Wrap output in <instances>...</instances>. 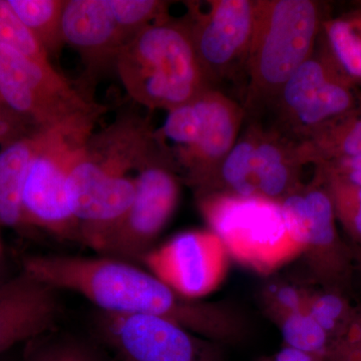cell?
<instances>
[{
	"label": "cell",
	"mask_w": 361,
	"mask_h": 361,
	"mask_svg": "<svg viewBox=\"0 0 361 361\" xmlns=\"http://www.w3.org/2000/svg\"><path fill=\"white\" fill-rule=\"evenodd\" d=\"M199 208L230 258L258 274H272L303 254L287 229L279 202L207 192L199 194Z\"/></svg>",
	"instance_id": "5b68a950"
},
{
	"label": "cell",
	"mask_w": 361,
	"mask_h": 361,
	"mask_svg": "<svg viewBox=\"0 0 361 361\" xmlns=\"http://www.w3.org/2000/svg\"><path fill=\"white\" fill-rule=\"evenodd\" d=\"M302 193L308 214L303 254L311 272L323 288L345 293L350 288L355 258L337 232L334 204L319 170L315 182Z\"/></svg>",
	"instance_id": "9a60e30c"
},
{
	"label": "cell",
	"mask_w": 361,
	"mask_h": 361,
	"mask_svg": "<svg viewBox=\"0 0 361 361\" xmlns=\"http://www.w3.org/2000/svg\"><path fill=\"white\" fill-rule=\"evenodd\" d=\"M310 292L289 282H271L263 293L266 308L276 322L292 314L306 311Z\"/></svg>",
	"instance_id": "f1b7e54d"
},
{
	"label": "cell",
	"mask_w": 361,
	"mask_h": 361,
	"mask_svg": "<svg viewBox=\"0 0 361 361\" xmlns=\"http://www.w3.org/2000/svg\"><path fill=\"white\" fill-rule=\"evenodd\" d=\"M65 44L77 49L92 73L114 63L129 37L116 23L110 0H66L61 18Z\"/></svg>",
	"instance_id": "2e32d148"
},
{
	"label": "cell",
	"mask_w": 361,
	"mask_h": 361,
	"mask_svg": "<svg viewBox=\"0 0 361 361\" xmlns=\"http://www.w3.org/2000/svg\"><path fill=\"white\" fill-rule=\"evenodd\" d=\"M0 44L8 45L39 63H51L49 54L21 23L7 0H0Z\"/></svg>",
	"instance_id": "83f0119b"
},
{
	"label": "cell",
	"mask_w": 361,
	"mask_h": 361,
	"mask_svg": "<svg viewBox=\"0 0 361 361\" xmlns=\"http://www.w3.org/2000/svg\"><path fill=\"white\" fill-rule=\"evenodd\" d=\"M272 361H327L326 358L320 357V356L310 355V353H304L298 349L289 348L285 345L283 348L271 358Z\"/></svg>",
	"instance_id": "d6a6232c"
},
{
	"label": "cell",
	"mask_w": 361,
	"mask_h": 361,
	"mask_svg": "<svg viewBox=\"0 0 361 361\" xmlns=\"http://www.w3.org/2000/svg\"><path fill=\"white\" fill-rule=\"evenodd\" d=\"M92 125L39 130L23 190L26 227L44 230L63 241L78 242L80 235L66 201V183L73 164L87 140Z\"/></svg>",
	"instance_id": "52a82bcc"
},
{
	"label": "cell",
	"mask_w": 361,
	"mask_h": 361,
	"mask_svg": "<svg viewBox=\"0 0 361 361\" xmlns=\"http://www.w3.org/2000/svg\"><path fill=\"white\" fill-rule=\"evenodd\" d=\"M33 135L0 149V228H26L23 190L35 147Z\"/></svg>",
	"instance_id": "ac0fdd59"
},
{
	"label": "cell",
	"mask_w": 361,
	"mask_h": 361,
	"mask_svg": "<svg viewBox=\"0 0 361 361\" xmlns=\"http://www.w3.org/2000/svg\"><path fill=\"white\" fill-rule=\"evenodd\" d=\"M230 256L212 230H190L155 246L141 266L164 283L193 300L217 290L229 270Z\"/></svg>",
	"instance_id": "7c38bea8"
},
{
	"label": "cell",
	"mask_w": 361,
	"mask_h": 361,
	"mask_svg": "<svg viewBox=\"0 0 361 361\" xmlns=\"http://www.w3.org/2000/svg\"><path fill=\"white\" fill-rule=\"evenodd\" d=\"M327 361H361V307L356 308L353 322L336 342Z\"/></svg>",
	"instance_id": "f546056e"
},
{
	"label": "cell",
	"mask_w": 361,
	"mask_h": 361,
	"mask_svg": "<svg viewBox=\"0 0 361 361\" xmlns=\"http://www.w3.org/2000/svg\"><path fill=\"white\" fill-rule=\"evenodd\" d=\"M278 324L285 345L329 360L334 341L307 311L285 316Z\"/></svg>",
	"instance_id": "cb8c5ba5"
},
{
	"label": "cell",
	"mask_w": 361,
	"mask_h": 361,
	"mask_svg": "<svg viewBox=\"0 0 361 361\" xmlns=\"http://www.w3.org/2000/svg\"><path fill=\"white\" fill-rule=\"evenodd\" d=\"M0 99L37 130L92 125L101 109L87 102L51 63L0 44Z\"/></svg>",
	"instance_id": "ba28073f"
},
{
	"label": "cell",
	"mask_w": 361,
	"mask_h": 361,
	"mask_svg": "<svg viewBox=\"0 0 361 361\" xmlns=\"http://www.w3.org/2000/svg\"><path fill=\"white\" fill-rule=\"evenodd\" d=\"M23 269L59 291L85 297L97 311L157 316L210 341L239 338L241 318L215 303L180 295L146 268L108 256L30 255Z\"/></svg>",
	"instance_id": "6da1fadb"
},
{
	"label": "cell",
	"mask_w": 361,
	"mask_h": 361,
	"mask_svg": "<svg viewBox=\"0 0 361 361\" xmlns=\"http://www.w3.org/2000/svg\"><path fill=\"white\" fill-rule=\"evenodd\" d=\"M243 116L238 104L213 87L168 111L161 140L199 191L213 179L238 140Z\"/></svg>",
	"instance_id": "8992f818"
},
{
	"label": "cell",
	"mask_w": 361,
	"mask_h": 361,
	"mask_svg": "<svg viewBox=\"0 0 361 361\" xmlns=\"http://www.w3.org/2000/svg\"><path fill=\"white\" fill-rule=\"evenodd\" d=\"M28 349L23 361H106L102 349L82 337H39Z\"/></svg>",
	"instance_id": "484cf974"
},
{
	"label": "cell",
	"mask_w": 361,
	"mask_h": 361,
	"mask_svg": "<svg viewBox=\"0 0 361 361\" xmlns=\"http://www.w3.org/2000/svg\"><path fill=\"white\" fill-rule=\"evenodd\" d=\"M306 163L361 156V111L318 128L300 142Z\"/></svg>",
	"instance_id": "d6986e66"
},
{
	"label": "cell",
	"mask_w": 361,
	"mask_h": 361,
	"mask_svg": "<svg viewBox=\"0 0 361 361\" xmlns=\"http://www.w3.org/2000/svg\"><path fill=\"white\" fill-rule=\"evenodd\" d=\"M135 180L134 201L102 256L141 265L175 212L180 187L172 165L155 149L135 171Z\"/></svg>",
	"instance_id": "8fae6325"
},
{
	"label": "cell",
	"mask_w": 361,
	"mask_h": 361,
	"mask_svg": "<svg viewBox=\"0 0 361 361\" xmlns=\"http://www.w3.org/2000/svg\"><path fill=\"white\" fill-rule=\"evenodd\" d=\"M197 56L209 85L245 68L254 25L252 0H213L207 13L188 20ZM212 87V85H211Z\"/></svg>",
	"instance_id": "4fadbf2b"
},
{
	"label": "cell",
	"mask_w": 361,
	"mask_h": 361,
	"mask_svg": "<svg viewBox=\"0 0 361 361\" xmlns=\"http://www.w3.org/2000/svg\"><path fill=\"white\" fill-rule=\"evenodd\" d=\"M59 293L23 269L0 284V355L52 331L63 312Z\"/></svg>",
	"instance_id": "5bb4252c"
},
{
	"label": "cell",
	"mask_w": 361,
	"mask_h": 361,
	"mask_svg": "<svg viewBox=\"0 0 361 361\" xmlns=\"http://www.w3.org/2000/svg\"><path fill=\"white\" fill-rule=\"evenodd\" d=\"M154 149L144 125L120 121L90 137L71 166L66 201L77 222L80 243L104 255L109 242L134 201L137 171Z\"/></svg>",
	"instance_id": "7a4b0ae2"
},
{
	"label": "cell",
	"mask_w": 361,
	"mask_h": 361,
	"mask_svg": "<svg viewBox=\"0 0 361 361\" xmlns=\"http://www.w3.org/2000/svg\"><path fill=\"white\" fill-rule=\"evenodd\" d=\"M312 0L254 1V25L246 61L247 104L275 103L287 80L312 56L323 25Z\"/></svg>",
	"instance_id": "277c9868"
},
{
	"label": "cell",
	"mask_w": 361,
	"mask_h": 361,
	"mask_svg": "<svg viewBox=\"0 0 361 361\" xmlns=\"http://www.w3.org/2000/svg\"><path fill=\"white\" fill-rule=\"evenodd\" d=\"M334 204L336 220L361 250V186L342 177L336 171L318 166Z\"/></svg>",
	"instance_id": "603a6c76"
},
{
	"label": "cell",
	"mask_w": 361,
	"mask_h": 361,
	"mask_svg": "<svg viewBox=\"0 0 361 361\" xmlns=\"http://www.w3.org/2000/svg\"><path fill=\"white\" fill-rule=\"evenodd\" d=\"M28 125L30 123L27 121L0 99V146L2 148L32 135H28Z\"/></svg>",
	"instance_id": "4dcf8cb0"
},
{
	"label": "cell",
	"mask_w": 361,
	"mask_h": 361,
	"mask_svg": "<svg viewBox=\"0 0 361 361\" xmlns=\"http://www.w3.org/2000/svg\"><path fill=\"white\" fill-rule=\"evenodd\" d=\"M355 84L324 45L287 80L275 104L289 129L304 139L322 126L361 111Z\"/></svg>",
	"instance_id": "9c48e42d"
},
{
	"label": "cell",
	"mask_w": 361,
	"mask_h": 361,
	"mask_svg": "<svg viewBox=\"0 0 361 361\" xmlns=\"http://www.w3.org/2000/svg\"><path fill=\"white\" fill-rule=\"evenodd\" d=\"M116 23L132 39L142 28L166 18L167 2L158 0H110Z\"/></svg>",
	"instance_id": "4316f807"
},
{
	"label": "cell",
	"mask_w": 361,
	"mask_h": 361,
	"mask_svg": "<svg viewBox=\"0 0 361 361\" xmlns=\"http://www.w3.org/2000/svg\"><path fill=\"white\" fill-rule=\"evenodd\" d=\"M21 23L47 54H56L65 44L61 18L66 0H7Z\"/></svg>",
	"instance_id": "44dd1931"
},
{
	"label": "cell",
	"mask_w": 361,
	"mask_h": 361,
	"mask_svg": "<svg viewBox=\"0 0 361 361\" xmlns=\"http://www.w3.org/2000/svg\"><path fill=\"white\" fill-rule=\"evenodd\" d=\"M258 130L257 123H253L238 137L213 179L199 194L224 192L244 198H258L253 177L254 149Z\"/></svg>",
	"instance_id": "ffe728a7"
},
{
	"label": "cell",
	"mask_w": 361,
	"mask_h": 361,
	"mask_svg": "<svg viewBox=\"0 0 361 361\" xmlns=\"http://www.w3.org/2000/svg\"><path fill=\"white\" fill-rule=\"evenodd\" d=\"M319 166L332 169L342 177L361 186V156L336 159V160L326 161Z\"/></svg>",
	"instance_id": "1f68e13d"
},
{
	"label": "cell",
	"mask_w": 361,
	"mask_h": 361,
	"mask_svg": "<svg viewBox=\"0 0 361 361\" xmlns=\"http://www.w3.org/2000/svg\"><path fill=\"white\" fill-rule=\"evenodd\" d=\"M116 68L130 96L149 109L171 111L212 89L189 23L167 16L133 37L118 54Z\"/></svg>",
	"instance_id": "3957f363"
},
{
	"label": "cell",
	"mask_w": 361,
	"mask_h": 361,
	"mask_svg": "<svg viewBox=\"0 0 361 361\" xmlns=\"http://www.w3.org/2000/svg\"><path fill=\"white\" fill-rule=\"evenodd\" d=\"M306 311L329 334L336 345L353 322L356 308L351 306L343 292L323 288L310 293Z\"/></svg>",
	"instance_id": "d4e9b609"
},
{
	"label": "cell",
	"mask_w": 361,
	"mask_h": 361,
	"mask_svg": "<svg viewBox=\"0 0 361 361\" xmlns=\"http://www.w3.org/2000/svg\"><path fill=\"white\" fill-rule=\"evenodd\" d=\"M261 361H272V360H271V358H266V360H263Z\"/></svg>",
	"instance_id": "d590c367"
},
{
	"label": "cell",
	"mask_w": 361,
	"mask_h": 361,
	"mask_svg": "<svg viewBox=\"0 0 361 361\" xmlns=\"http://www.w3.org/2000/svg\"><path fill=\"white\" fill-rule=\"evenodd\" d=\"M351 249H353V258H355L356 264L358 265V268L361 270V250L360 249L355 248V247H351Z\"/></svg>",
	"instance_id": "836d02e7"
},
{
	"label": "cell",
	"mask_w": 361,
	"mask_h": 361,
	"mask_svg": "<svg viewBox=\"0 0 361 361\" xmlns=\"http://www.w3.org/2000/svg\"><path fill=\"white\" fill-rule=\"evenodd\" d=\"M326 47L342 71L361 80V9L323 21Z\"/></svg>",
	"instance_id": "7402d4cb"
},
{
	"label": "cell",
	"mask_w": 361,
	"mask_h": 361,
	"mask_svg": "<svg viewBox=\"0 0 361 361\" xmlns=\"http://www.w3.org/2000/svg\"><path fill=\"white\" fill-rule=\"evenodd\" d=\"M304 163L299 142L259 127L253 156V177L258 198L281 202L300 190L298 169Z\"/></svg>",
	"instance_id": "e0dca14e"
},
{
	"label": "cell",
	"mask_w": 361,
	"mask_h": 361,
	"mask_svg": "<svg viewBox=\"0 0 361 361\" xmlns=\"http://www.w3.org/2000/svg\"><path fill=\"white\" fill-rule=\"evenodd\" d=\"M0 361H8L6 360V357H4V355H0Z\"/></svg>",
	"instance_id": "e575fe53"
},
{
	"label": "cell",
	"mask_w": 361,
	"mask_h": 361,
	"mask_svg": "<svg viewBox=\"0 0 361 361\" xmlns=\"http://www.w3.org/2000/svg\"><path fill=\"white\" fill-rule=\"evenodd\" d=\"M94 327L118 361H225L221 343L157 316L97 311Z\"/></svg>",
	"instance_id": "30bf717a"
}]
</instances>
